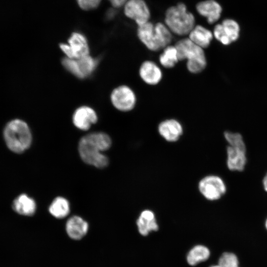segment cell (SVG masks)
<instances>
[{"instance_id": "1", "label": "cell", "mask_w": 267, "mask_h": 267, "mask_svg": "<svg viewBox=\"0 0 267 267\" xmlns=\"http://www.w3.org/2000/svg\"><path fill=\"white\" fill-rule=\"evenodd\" d=\"M111 144V138L105 133L89 134L79 141L78 151L80 157L87 164L104 168L108 164V159L102 152L109 149Z\"/></svg>"}, {"instance_id": "2", "label": "cell", "mask_w": 267, "mask_h": 267, "mask_svg": "<svg viewBox=\"0 0 267 267\" xmlns=\"http://www.w3.org/2000/svg\"><path fill=\"white\" fill-rule=\"evenodd\" d=\"M137 36L149 50L158 51L171 44L173 34L162 22L153 24L150 21L137 26Z\"/></svg>"}, {"instance_id": "3", "label": "cell", "mask_w": 267, "mask_h": 267, "mask_svg": "<svg viewBox=\"0 0 267 267\" xmlns=\"http://www.w3.org/2000/svg\"><path fill=\"white\" fill-rule=\"evenodd\" d=\"M3 135L6 145L11 151L21 153L32 143V135L27 124L20 119H14L5 125Z\"/></svg>"}, {"instance_id": "4", "label": "cell", "mask_w": 267, "mask_h": 267, "mask_svg": "<svg viewBox=\"0 0 267 267\" xmlns=\"http://www.w3.org/2000/svg\"><path fill=\"white\" fill-rule=\"evenodd\" d=\"M165 24L173 34L178 36H188L196 25L194 15L182 2L172 6L166 10Z\"/></svg>"}, {"instance_id": "5", "label": "cell", "mask_w": 267, "mask_h": 267, "mask_svg": "<svg viewBox=\"0 0 267 267\" xmlns=\"http://www.w3.org/2000/svg\"><path fill=\"white\" fill-rule=\"evenodd\" d=\"M179 61L186 60L187 70L192 74L202 72L207 62L203 48L193 43L188 38L181 39L175 44Z\"/></svg>"}, {"instance_id": "6", "label": "cell", "mask_w": 267, "mask_h": 267, "mask_svg": "<svg viewBox=\"0 0 267 267\" xmlns=\"http://www.w3.org/2000/svg\"><path fill=\"white\" fill-rule=\"evenodd\" d=\"M65 68L76 77L85 78L95 69L97 61L89 54L77 59L65 57L62 60Z\"/></svg>"}, {"instance_id": "7", "label": "cell", "mask_w": 267, "mask_h": 267, "mask_svg": "<svg viewBox=\"0 0 267 267\" xmlns=\"http://www.w3.org/2000/svg\"><path fill=\"white\" fill-rule=\"evenodd\" d=\"M61 50L66 57L77 59L89 54V46L85 36L79 32L72 34L68 43L60 44Z\"/></svg>"}, {"instance_id": "8", "label": "cell", "mask_w": 267, "mask_h": 267, "mask_svg": "<svg viewBox=\"0 0 267 267\" xmlns=\"http://www.w3.org/2000/svg\"><path fill=\"white\" fill-rule=\"evenodd\" d=\"M110 99L113 105L123 112L132 110L136 103V96L134 90L126 85L120 86L112 91Z\"/></svg>"}, {"instance_id": "9", "label": "cell", "mask_w": 267, "mask_h": 267, "mask_svg": "<svg viewBox=\"0 0 267 267\" xmlns=\"http://www.w3.org/2000/svg\"><path fill=\"white\" fill-rule=\"evenodd\" d=\"M198 188L205 198L212 201L219 199L226 192L223 180L214 175L203 178L198 184Z\"/></svg>"}, {"instance_id": "10", "label": "cell", "mask_w": 267, "mask_h": 267, "mask_svg": "<svg viewBox=\"0 0 267 267\" xmlns=\"http://www.w3.org/2000/svg\"><path fill=\"white\" fill-rule=\"evenodd\" d=\"M123 6L125 15L137 26L149 21L150 11L144 0H128Z\"/></svg>"}, {"instance_id": "11", "label": "cell", "mask_w": 267, "mask_h": 267, "mask_svg": "<svg viewBox=\"0 0 267 267\" xmlns=\"http://www.w3.org/2000/svg\"><path fill=\"white\" fill-rule=\"evenodd\" d=\"M138 74L140 79L147 85L155 86L162 80L163 73L161 69L152 60L144 61L140 65Z\"/></svg>"}, {"instance_id": "12", "label": "cell", "mask_w": 267, "mask_h": 267, "mask_svg": "<svg viewBox=\"0 0 267 267\" xmlns=\"http://www.w3.org/2000/svg\"><path fill=\"white\" fill-rule=\"evenodd\" d=\"M97 121L95 111L90 107L83 106L78 108L73 115V122L78 129L87 131Z\"/></svg>"}, {"instance_id": "13", "label": "cell", "mask_w": 267, "mask_h": 267, "mask_svg": "<svg viewBox=\"0 0 267 267\" xmlns=\"http://www.w3.org/2000/svg\"><path fill=\"white\" fill-rule=\"evenodd\" d=\"M158 131L166 140L170 142L177 141L183 133V127L180 123L174 119L162 121L158 125Z\"/></svg>"}, {"instance_id": "14", "label": "cell", "mask_w": 267, "mask_h": 267, "mask_svg": "<svg viewBox=\"0 0 267 267\" xmlns=\"http://www.w3.org/2000/svg\"><path fill=\"white\" fill-rule=\"evenodd\" d=\"M197 12L206 18L208 23L213 24L220 18L222 7L215 0H205L199 2L196 5Z\"/></svg>"}, {"instance_id": "15", "label": "cell", "mask_w": 267, "mask_h": 267, "mask_svg": "<svg viewBox=\"0 0 267 267\" xmlns=\"http://www.w3.org/2000/svg\"><path fill=\"white\" fill-rule=\"evenodd\" d=\"M246 148L229 145L226 149L227 166L232 171H242L247 163Z\"/></svg>"}, {"instance_id": "16", "label": "cell", "mask_w": 267, "mask_h": 267, "mask_svg": "<svg viewBox=\"0 0 267 267\" xmlns=\"http://www.w3.org/2000/svg\"><path fill=\"white\" fill-rule=\"evenodd\" d=\"M65 229L70 238L74 240H80L87 233L89 224L81 217L74 216L67 221Z\"/></svg>"}, {"instance_id": "17", "label": "cell", "mask_w": 267, "mask_h": 267, "mask_svg": "<svg viewBox=\"0 0 267 267\" xmlns=\"http://www.w3.org/2000/svg\"><path fill=\"white\" fill-rule=\"evenodd\" d=\"M136 225L139 233L143 236L147 235L152 231H157L159 228L155 215L149 210H145L140 213Z\"/></svg>"}, {"instance_id": "18", "label": "cell", "mask_w": 267, "mask_h": 267, "mask_svg": "<svg viewBox=\"0 0 267 267\" xmlns=\"http://www.w3.org/2000/svg\"><path fill=\"white\" fill-rule=\"evenodd\" d=\"M188 36L193 43L204 49L210 45L214 38L213 32L201 25H196Z\"/></svg>"}, {"instance_id": "19", "label": "cell", "mask_w": 267, "mask_h": 267, "mask_svg": "<svg viewBox=\"0 0 267 267\" xmlns=\"http://www.w3.org/2000/svg\"><path fill=\"white\" fill-rule=\"evenodd\" d=\"M12 208L20 215L31 216L36 212L37 206L34 199L26 194H21L14 200Z\"/></svg>"}, {"instance_id": "20", "label": "cell", "mask_w": 267, "mask_h": 267, "mask_svg": "<svg viewBox=\"0 0 267 267\" xmlns=\"http://www.w3.org/2000/svg\"><path fill=\"white\" fill-rule=\"evenodd\" d=\"M48 210L49 213L55 218H64L70 213L69 202L63 197H57L51 203Z\"/></svg>"}, {"instance_id": "21", "label": "cell", "mask_w": 267, "mask_h": 267, "mask_svg": "<svg viewBox=\"0 0 267 267\" xmlns=\"http://www.w3.org/2000/svg\"><path fill=\"white\" fill-rule=\"evenodd\" d=\"M159 61L164 68L171 69L179 61L177 48L175 45H169L162 50L159 56Z\"/></svg>"}, {"instance_id": "22", "label": "cell", "mask_w": 267, "mask_h": 267, "mask_svg": "<svg viewBox=\"0 0 267 267\" xmlns=\"http://www.w3.org/2000/svg\"><path fill=\"white\" fill-rule=\"evenodd\" d=\"M210 256L209 249L202 245L194 246L188 252L186 256L187 263L192 266L207 260Z\"/></svg>"}, {"instance_id": "23", "label": "cell", "mask_w": 267, "mask_h": 267, "mask_svg": "<svg viewBox=\"0 0 267 267\" xmlns=\"http://www.w3.org/2000/svg\"><path fill=\"white\" fill-rule=\"evenodd\" d=\"M224 32L232 42L236 41L239 38L240 28L236 21L231 19H225L222 21Z\"/></svg>"}, {"instance_id": "24", "label": "cell", "mask_w": 267, "mask_h": 267, "mask_svg": "<svg viewBox=\"0 0 267 267\" xmlns=\"http://www.w3.org/2000/svg\"><path fill=\"white\" fill-rule=\"evenodd\" d=\"M238 264L236 256L229 252L223 253L218 262V265L221 267H238Z\"/></svg>"}, {"instance_id": "25", "label": "cell", "mask_w": 267, "mask_h": 267, "mask_svg": "<svg viewBox=\"0 0 267 267\" xmlns=\"http://www.w3.org/2000/svg\"><path fill=\"white\" fill-rule=\"evenodd\" d=\"M224 136L230 146L246 148L243 137L240 134L227 131L224 132Z\"/></svg>"}, {"instance_id": "26", "label": "cell", "mask_w": 267, "mask_h": 267, "mask_svg": "<svg viewBox=\"0 0 267 267\" xmlns=\"http://www.w3.org/2000/svg\"><path fill=\"white\" fill-rule=\"evenodd\" d=\"M213 34L214 37L223 45H227L232 43L230 39L225 34L221 23L218 24L215 26Z\"/></svg>"}, {"instance_id": "27", "label": "cell", "mask_w": 267, "mask_h": 267, "mask_svg": "<svg viewBox=\"0 0 267 267\" xmlns=\"http://www.w3.org/2000/svg\"><path fill=\"white\" fill-rule=\"evenodd\" d=\"M79 6L83 10H89L96 8L101 0H77Z\"/></svg>"}, {"instance_id": "28", "label": "cell", "mask_w": 267, "mask_h": 267, "mask_svg": "<svg viewBox=\"0 0 267 267\" xmlns=\"http://www.w3.org/2000/svg\"><path fill=\"white\" fill-rule=\"evenodd\" d=\"M115 8L123 6L128 0H108Z\"/></svg>"}, {"instance_id": "29", "label": "cell", "mask_w": 267, "mask_h": 267, "mask_svg": "<svg viewBox=\"0 0 267 267\" xmlns=\"http://www.w3.org/2000/svg\"><path fill=\"white\" fill-rule=\"evenodd\" d=\"M263 183L264 189L267 192V173L263 178Z\"/></svg>"}, {"instance_id": "30", "label": "cell", "mask_w": 267, "mask_h": 267, "mask_svg": "<svg viewBox=\"0 0 267 267\" xmlns=\"http://www.w3.org/2000/svg\"><path fill=\"white\" fill-rule=\"evenodd\" d=\"M210 267H221L218 265L212 266H211Z\"/></svg>"}, {"instance_id": "31", "label": "cell", "mask_w": 267, "mask_h": 267, "mask_svg": "<svg viewBox=\"0 0 267 267\" xmlns=\"http://www.w3.org/2000/svg\"><path fill=\"white\" fill-rule=\"evenodd\" d=\"M265 225H266V228H267V220H266V221Z\"/></svg>"}]
</instances>
